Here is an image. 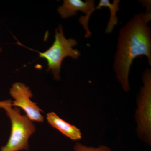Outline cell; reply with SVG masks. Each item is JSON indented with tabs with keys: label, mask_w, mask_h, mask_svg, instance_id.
Instances as JSON below:
<instances>
[{
	"label": "cell",
	"mask_w": 151,
	"mask_h": 151,
	"mask_svg": "<svg viewBox=\"0 0 151 151\" xmlns=\"http://www.w3.org/2000/svg\"><path fill=\"white\" fill-rule=\"evenodd\" d=\"M151 13L136 14L120 30L113 68L125 92L130 91L129 74L133 60L141 55L147 57L151 66V29L148 23Z\"/></svg>",
	"instance_id": "obj_1"
},
{
	"label": "cell",
	"mask_w": 151,
	"mask_h": 151,
	"mask_svg": "<svg viewBox=\"0 0 151 151\" xmlns=\"http://www.w3.org/2000/svg\"><path fill=\"white\" fill-rule=\"evenodd\" d=\"M12 106V101L8 100L1 107L10 119L12 129L9 139L1 151L28 150L29 139L35 132V126L27 116L21 115L19 108Z\"/></svg>",
	"instance_id": "obj_2"
},
{
	"label": "cell",
	"mask_w": 151,
	"mask_h": 151,
	"mask_svg": "<svg viewBox=\"0 0 151 151\" xmlns=\"http://www.w3.org/2000/svg\"><path fill=\"white\" fill-rule=\"evenodd\" d=\"M77 41L73 38H66L63 34L61 25L55 29V40L53 44L46 51L39 52L40 57L46 60L47 70H51L55 80L60 79V68L63 60L66 57H70L73 59H77L81 55L80 51L74 49Z\"/></svg>",
	"instance_id": "obj_3"
},
{
	"label": "cell",
	"mask_w": 151,
	"mask_h": 151,
	"mask_svg": "<svg viewBox=\"0 0 151 151\" xmlns=\"http://www.w3.org/2000/svg\"><path fill=\"white\" fill-rule=\"evenodd\" d=\"M143 86L138 93L135 112L137 132L139 138L151 145V70L147 68L142 76Z\"/></svg>",
	"instance_id": "obj_4"
},
{
	"label": "cell",
	"mask_w": 151,
	"mask_h": 151,
	"mask_svg": "<svg viewBox=\"0 0 151 151\" xmlns=\"http://www.w3.org/2000/svg\"><path fill=\"white\" fill-rule=\"evenodd\" d=\"M10 94L14 100L12 106L22 108L31 121L43 122L44 117L41 114L42 111L30 99L32 94L29 87L21 82H16L10 89Z\"/></svg>",
	"instance_id": "obj_5"
},
{
	"label": "cell",
	"mask_w": 151,
	"mask_h": 151,
	"mask_svg": "<svg viewBox=\"0 0 151 151\" xmlns=\"http://www.w3.org/2000/svg\"><path fill=\"white\" fill-rule=\"evenodd\" d=\"M95 7V1L94 0H86L85 2L81 0H63L62 5L58 7L57 12L63 19L76 15L78 11H81L85 14L86 15L80 17L78 20L86 31L84 36L88 38L92 34L88 27V22L92 14V10Z\"/></svg>",
	"instance_id": "obj_6"
},
{
	"label": "cell",
	"mask_w": 151,
	"mask_h": 151,
	"mask_svg": "<svg viewBox=\"0 0 151 151\" xmlns=\"http://www.w3.org/2000/svg\"><path fill=\"white\" fill-rule=\"evenodd\" d=\"M47 119L52 127L72 140H79L82 138L79 129L60 118L55 113L51 112L47 113Z\"/></svg>",
	"instance_id": "obj_7"
},
{
	"label": "cell",
	"mask_w": 151,
	"mask_h": 151,
	"mask_svg": "<svg viewBox=\"0 0 151 151\" xmlns=\"http://www.w3.org/2000/svg\"><path fill=\"white\" fill-rule=\"evenodd\" d=\"M120 3V0H114L108 8L110 11L111 16L105 30L106 33L109 34L112 32L115 26L118 24V18L117 16V13L118 11L120 10L119 7Z\"/></svg>",
	"instance_id": "obj_8"
},
{
	"label": "cell",
	"mask_w": 151,
	"mask_h": 151,
	"mask_svg": "<svg viewBox=\"0 0 151 151\" xmlns=\"http://www.w3.org/2000/svg\"><path fill=\"white\" fill-rule=\"evenodd\" d=\"M74 151H112L107 146L100 145L97 147H88L80 143H76L73 147Z\"/></svg>",
	"instance_id": "obj_9"
},
{
	"label": "cell",
	"mask_w": 151,
	"mask_h": 151,
	"mask_svg": "<svg viewBox=\"0 0 151 151\" xmlns=\"http://www.w3.org/2000/svg\"><path fill=\"white\" fill-rule=\"evenodd\" d=\"M6 101L7 100H5V101H0V108H1L2 106L5 104L6 103Z\"/></svg>",
	"instance_id": "obj_10"
},
{
	"label": "cell",
	"mask_w": 151,
	"mask_h": 151,
	"mask_svg": "<svg viewBox=\"0 0 151 151\" xmlns=\"http://www.w3.org/2000/svg\"><path fill=\"white\" fill-rule=\"evenodd\" d=\"M1 50H2L1 48V47H0V52H1Z\"/></svg>",
	"instance_id": "obj_11"
}]
</instances>
